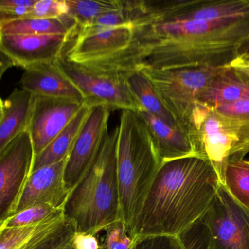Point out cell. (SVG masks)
Returning a JSON list of instances; mask_svg holds the SVG:
<instances>
[{
	"instance_id": "cell-5",
	"label": "cell",
	"mask_w": 249,
	"mask_h": 249,
	"mask_svg": "<svg viewBox=\"0 0 249 249\" xmlns=\"http://www.w3.org/2000/svg\"><path fill=\"white\" fill-rule=\"evenodd\" d=\"M187 135L195 155L209 161L221 182L227 164L249 153V120L224 116L199 102L189 119Z\"/></svg>"
},
{
	"instance_id": "cell-9",
	"label": "cell",
	"mask_w": 249,
	"mask_h": 249,
	"mask_svg": "<svg viewBox=\"0 0 249 249\" xmlns=\"http://www.w3.org/2000/svg\"><path fill=\"white\" fill-rule=\"evenodd\" d=\"M35 160L34 145L28 130L0 151V223L15 211L33 173Z\"/></svg>"
},
{
	"instance_id": "cell-7",
	"label": "cell",
	"mask_w": 249,
	"mask_h": 249,
	"mask_svg": "<svg viewBox=\"0 0 249 249\" xmlns=\"http://www.w3.org/2000/svg\"><path fill=\"white\" fill-rule=\"evenodd\" d=\"M178 237L185 249H249V211L221 183L205 213Z\"/></svg>"
},
{
	"instance_id": "cell-16",
	"label": "cell",
	"mask_w": 249,
	"mask_h": 249,
	"mask_svg": "<svg viewBox=\"0 0 249 249\" xmlns=\"http://www.w3.org/2000/svg\"><path fill=\"white\" fill-rule=\"evenodd\" d=\"M35 95L24 89H15L1 100L0 151L13 139L27 130L34 106Z\"/></svg>"
},
{
	"instance_id": "cell-12",
	"label": "cell",
	"mask_w": 249,
	"mask_h": 249,
	"mask_svg": "<svg viewBox=\"0 0 249 249\" xmlns=\"http://www.w3.org/2000/svg\"><path fill=\"white\" fill-rule=\"evenodd\" d=\"M71 37L73 36L0 34V52L9 56L16 66L24 69L57 60Z\"/></svg>"
},
{
	"instance_id": "cell-3",
	"label": "cell",
	"mask_w": 249,
	"mask_h": 249,
	"mask_svg": "<svg viewBox=\"0 0 249 249\" xmlns=\"http://www.w3.org/2000/svg\"><path fill=\"white\" fill-rule=\"evenodd\" d=\"M119 134V126L107 133L95 160L64 207V215L73 223L76 232L95 234L121 221Z\"/></svg>"
},
{
	"instance_id": "cell-25",
	"label": "cell",
	"mask_w": 249,
	"mask_h": 249,
	"mask_svg": "<svg viewBox=\"0 0 249 249\" xmlns=\"http://www.w3.org/2000/svg\"><path fill=\"white\" fill-rule=\"evenodd\" d=\"M64 214V209L48 204H41L24 210L0 223L1 227H14L41 222L51 217Z\"/></svg>"
},
{
	"instance_id": "cell-13",
	"label": "cell",
	"mask_w": 249,
	"mask_h": 249,
	"mask_svg": "<svg viewBox=\"0 0 249 249\" xmlns=\"http://www.w3.org/2000/svg\"><path fill=\"white\" fill-rule=\"evenodd\" d=\"M68 157L32 173L11 216L27 208L41 204H48L54 208L64 209L70 195L64 180Z\"/></svg>"
},
{
	"instance_id": "cell-23",
	"label": "cell",
	"mask_w": 249,
	"mask_h": 249,
	"mask_svg": "<svg viewBox=\"0 0 249 249\" xmlns=\"http://www.w3.org/2000/svg\"><path fill=\"white\" fill-rule=\"evenodd\" d=\"M221 183L234 199L249 211V160L243 159L229 162Z\"/></svg>"
},
{
	"instance_id": "cell-10",
	"label": "cell",
	"mask_w": 249,
	"mask_h": 249,
	"mask_svg": "<svg viewBox=\"0 0 249 249\" xmlns=\"http://www.w3.org/2000/svg\"><path fill=\"white\" fill-rule=\"evenodd\" d=\"M110 109L107 106L91 107L88 119L78 135L65 165L64 180L71 192L82 180L94 162L107 136Z\"/></svg>"
},
{
	"instance_id": "cell-14",
	"label": "cell",
	"mask_w": 249,
	"mask_h": 249,
	"mask_svg": "<svg viewBox=\"0 0 249 249\" xmlns=\"http://www.w3.org/2000/svg\"><path fill=\"white\" fill-rule=\"evenodd\" d=\"M134 38L132 26L107 29L98 33L77 36L65 56L76 63H86L109 57L126 49Z\"/></svg>"
},
{
	"instance_id": "cell-19",
	"label": "cell",
	"mask_w": 249,
	"mask_h": 249,
	"mask_svg": "<svg viewBox=\"0 0 249 249\" xmlns=\"http://www.w3.org/2000/svg\"><path fill=\"white\" fill-rule=\"evenodd\" d=\"M91 107L88 103H84V106L69 124L40 155L36 157L33 173L42 167L59 162L69 156L78 135L88 119Z\"/></svg>"
},
{
	"instance_id": "cell-6",
	"label": "cell",
	"mask_w": 249,
	"mask_h": 249,
	"mask_svg": "<svg viewBox=\"0 0 249 249\" xmlns=\"http://www.w3.org/2000/svg\"><path fill=\"white\" fill-rule=\"evenodd\" d=\"M59 69L81 90L91 107L106 106L110 110L142 111L128 79L136 68L111 56L86 63L69 60L63 53L56 61Z\"/></svg>"
},
{
	"instance_id": "cell-18",
	"label": "cell",
	"mask_w": 249,
	"mask_h": 249,
	"mask_svg": "<svg viewBox=\"0 0 249 249\" xmlns=\"http://www.w3.org/2000/svg\"><path fill=\"white\" fill-rule=\"evenodd\" d=\"M247 98H249V78L228 65L211 81L199 102L215 108Z\"/></svg>"
},
{
	"instance_id": "cell-15",
	"label": "cell",
	"mask_w": 249,
	"mask_h": 249,
	"mask_svg": "<svg viewBox=\"0 0 249 249\" xmlns=\"http://www.w3.org/2000/svg\"><path fill=\"white\" fill-rule=\"evenodd\" d=\"M20 85L35 96L71 99L86 102L81 90L59 69L56 61L24 68Z\"/></svg>"
},
{
	"instance_id": "cell-20",
	"label": "cell",
	"mask_w": 249,
	"mask_h": 249,
	"mask_svg": "<svg viewBox=\"0 0 249 249\" xmlns=\"http://www.w3.org/2000/svg\"><path fill=\"white\" fill-rule=\"evenodd\" d=\"M78 24L68 14L50 19L25 18L0 25L1 35L75 36Z\"/></svg>"
},
{
	"instance_id": "cell-29",
	"label": "cell",
	"mask_w": 249,
	"mask_h": 249,
	"mask_svg": "<svg viewBox=\"0 0 249 249\" xmlns=\"http://www.w3.org/2000/svg\"><path fill=\"white\" fill-rule=\"evenodd\" d=\"M106 231V249H130L133 243V237L131 236L127 227L123 222L119 221L116 223L109 227Z\"/></svg>"
},
{
	"instance_id": "cell-30",
	"label": "cell",
	"mask_w": 249,
	"mask_h": 249,
	"mask_svg": "<svg viewBox=\"0 0 249 249\" xmlns=\"http://www.w3.org/2000/svg\"><path fill=\"white\" fill-rule=\"evenodd\" d=\"M218 113L232 119L249 120V98L215 107Z\"/></svg>"
},
{
	"instance_id": "cell-21",
	"label": "cell",
	"mask_w": 249,
	"mask_h": 249,
	"mask_svg": "<svg viewBox=\"0 0 249 249\" xmlns=\"http://www.w3.org/2000/svg\"><path fill=\"white\" fill-rule=\"evenodd\" d=\"M64 214L51 217L41 222L28 225L0 228V249H24L48 233L54 230L65 220Z\"/></svg>"
},
{
	"instance_id": "cell-17",
	"label": "cell",
	"mask_w": 249,
	"mask_h": 249,
	"mask_svg": "<svg viewBox=\"0 0 249 249\" xmlns=\"http://www.w3.org/2000/svg\"><path fill=\"white\" fill-rule=\"evenodd\" d=\"M138 113L148 127L162 163L195 155L189 136L181 129L167 124L147 112Z\"/></svg>"
},
{
	"instance_id": "cell-24",
	"label": "cell",
	"mask_w": 249,
	"mask_h": 249,
	"mask_svg": "<svg viewBox=\"0 0 249 249\" xmlns=\"http://www.w3.org/2000/svg\"><path fill=\"white\" fill-rule=\"evenodd\" d=\"M68 14L75 20L78 29L89 25L102 14L122 8V0L90 1V0H66Z\"/></svg>"
},
{
	"instance_id": "cell-27",
	"label": "cell",
	"mask_w": 249,
	"mask_h": 249,
	"mask_svg": "<svg viewBox=\"0 0 249 249\" xmlns=\"http://www.w3.org/2000/svg\"><path fill=\"white\" fill-rule=\"evenodd\" d=\"M68 8L66 0H37L25 18L50 19L56 18L68 14Z\"/></svg>"
},
{
	"instance_id": "cell-8",
	"label": "cell",
	"mask_w": 249,
	"mask_h": 249,
	"mask_svg": "<svg viewBox=\"0 0 249 249\" xmlns=\"http://www.w3.org/2000/svg\"><path fill=\"white\" fill-rule=\"evenodd\" d=\"M224 67L191 66L170 69L141 68L179 129L187 135L189 121L199 97Z\"/></svg>"
},
{
	"instance_id": "cell-31",
	"label": "cell",
	"mask_w": 249,
	"mask_h": 249,
	"mask_svg": "<svg viewBox=\"0 0 249 249\" xmlns=\"http://www.w3.org/2000/svg\"><path fill=\"white\" fill-rule=\"evenodd\" d=\"M75 249H100L98 240L94 234L75 232L72 239Z\"/></svg>"
},
{
	"instance_id": "cell-35",
	"label": "cell",
	"mask_w": 249,
	"mask_h": 249,
	"mask_svg": "<svg viewBox=\"0 0 249 249\" xmlns=\"http://www.w3.org/2000/svg\"><path fill=\"white\" fill-rule=\"evenodd\" d=\"M249 56V38L247 39L239 48L238 52H237V56Z\"/></svg>"
},
{
	"instance_id": "cell-34",
	"label": "cell",
	"mask_w": 249,
	"mask_h": 249,
	"mask_svg": "<svg viewBox=\"0 0 249 249\" xmlns=\"http://www.w3.org/2000/svg\"><path fill=\"white\" fill-rule=\"evenodd\" d=\"M0 57H1V62H0V76L2 78L4 72H6L9 68L16 66L14 60L8 55L5 54L3 52H0Z\"/></svg>"
},
{
	"instance_id": "cell-22",
	"label": "cell",
	"mask_w": 249,
	"mask_h": 249,
	"mask_svg": "<svg viewBox=\"0 0 249 249\" xmlns=\"http://www.w3.org/2000/svg\"><path fill=\"white\" fill-rule=\"evenodd\" d=\"M128 84L142 111L147 112L167 124L179 129L174 118L159 97L151 80L142 71L138 70L134 72L129 76Z\"/></svg>"
},
{
	"instance_id": "cell-33",
	"label": "cell",
	"mask_w": 249,
	"mask_h": 249,
	"mask_svg": "<svg viewBox=\"0 0 249 249\" xmlns=\"http://www.w3.org/2000/svg\"><path fill=\"white\" fill-rule=\"evenodd\" d=\"M37 2V0H1L0 9L19 8V7L31 8L34 6Z\"/></svg>"
},
{
	"instance_id": "cell-4",
	"label": "cell",
	"mask_w": 249,
	"mask_h": 249,
	"mask_svg": "<svg viewBox=\"0 0 249 249\" xmlns=\"http://www.w3.org/2000/svg\"><path fill=\"white\" fill-rule=\"evenodd\" d=\"M117 147L121 221L129 233L162 161L141 116L122 110Z\"/></svg>"
},
{
	"instance_id": "cell-2",
	"label": "cell",
	"mask_w": 249,
	"mask_h": 249,
	"mask_svg": "<svg viewBox=\"0 0 249 249\" xmlns=\"http://www.w3.org/2000/svg\"><path fill=\"white\" fill-rule=\"evenodd\" d=\"M221 184L215 167L199 156L164 161L131 236L180 235L205 213Z\"/></svg>"
},
{
	"instance_id": "cell-26",
	"label": "cell",
	"mask_w": 249,
	"mask_h": 249,
	"mask_svg": "<svg viewBox=\"0 0 249 249\" xmlns=\"http://www.w3.org/2000/svg\"><path fill=\"white\" fill-rule=\"evenodd\" d=\"M75 232L73 223L65 217L59 227L24 249H60L72 241Z\"/></svg>"
},
{
	"instance_id": "cell-36",
	"label": "cell",
	"mask_w": 249,
	"mask_h": 249,
	"mask_svg": "<svg viewBox=\"0 0 249 249\" xmlns=\"http://www.w3.org/2000/svg\"><path fill=\"white\" fill-rule=\"evenodd\" d=\"M60 249H75V246L72 244V240L71 242V243H68V244L65 245L63 247L61 248Z\"/></svg>"
},
{
	"instance_id": "cell-11",
	"label": "cell",
	"mask_w": 249,
	"mask_h": 249,
	"mask_svg": "<svg viewBox=\"0 0 249 249\" xmlns=\"http://www.w3.org/2000/svg\"><path fill=\"white\" fill-rule=\"evenodd\" d=\"M84 103L71 99L35 96L27 130L33 140L36 157L69 124Z\"/></svg>"
},
{
	"instance_id": "cell-1",
	"label": "cell",
	"mask_w": 249,
	"mask_h": 249,
	"mask_svg": "<svg viewBox=\"0 0 249 249\" xmlns=\"http://www.w3.org/2000/svg\"><path fill=\"white\" fill-rule=\"evenodd\" d=\"M132 44L139 65L150 69L228 66L249 38V16L220 21L173 20L149 12L132 0Z\"/></svg>"
},
{
	"instance_id": "cell-28",
	"label": "cell",
	"mask_w": 249,
	"mask_h": 249,
	"mask_svg": "<svg viewBox=\"0 0 249 249\" xmlns=\"http://www.w3.org/2000/svg\"><path fill=\"white\" fill-rule=\"evenodd\" d=\"M129 249H185L178 236H136Z\"/></svg>"
},
{
	"instance_id": "cell-32",
	"label": "cell",
	"mask_w": 249,
	"mask_h": 249,
	"mask_svg": "<svg viewBox=\"0 0 249 249\" xmlns=\"http://www.w3.org/2000/svg\"><path fill=\"white\" fill-rule=\"evenodd\" d=\"M229 66L249 78V56H237Z\"/></svg>"
}]
</instances>
